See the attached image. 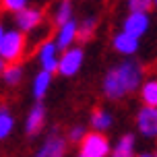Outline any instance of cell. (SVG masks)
<instances>
[{
	"instance_id": "1",
	"label": "cell",
	"mask_w": 157,
	"mask_h": 157,
	"mask_svg": "<svg viewBox=\"0 0 157 157\" xmlns=\"http://www.w3.org/2000/svg\"><path fill=\"white\" fill-rule=\"evenodd\" d=\"M25 50V37L23 33L19 31H8L4 33L2 37V44H0V58L8 64H19L21 56H23Z\"/></svg>"
},
{
	"instance_id": "2",
	"label": "cell",
	"mask_w": 157,
	"mask_h": 157,
	"mask_svg": "<svg viewBox=\"0 0 157 157\" xmlns=\"http://www.w3.org/2000/svg\"><path fill=\"white\" fill-rule=\"evenodd\" d=\"M108 151L110 145L101 132H89L81 141V157H105Z\"/></svg>"
},
{
	"instance_id": "3",
	"label": "cell",
	"mask_w": 157,
	"mask_h": 157,
	"mask_svg": "<svg viewBox=\"0 0 157 157\" xmlns=\"http://www.w3.org/2000/svg\"><path fill=\"white\" fill-rule=\"evenodd\" d=\"M118 75V81H120V85L124 89L126 93L128 91H134L136 87H139V81H141V66L132 60H128V62L120 64L118 68H114Z\"/></svg>"
},
{
	"instance_id": "4",
	"label": "cell",
	"mask_w": 157,
	"mask_h": 157,
	"mask_svg": "<svg viewBox=\"0 0 157 157\" xmlns=\"http://www.w3.org/2000/svg\"><path fill=\"white\" fill-rule=\"evenodd\" d=\"M81 62H83V50L81 48H75V50H66L64 56L58 62V72L64 75V77H71L81 68Z\"/></svg>"
},
{
	"instance_id": "5",
	"label": "cell",
	"mask_w": 157,
	"mask_h": 157,
	"mask_svg": "<svg viewBox=\"0 0 157 157\" xmlns=\"http://www.w3.org/2000/svg\"><path fill=\"white\" fill-rule=\"evenodd\" d=\"M136 124H139V130H141L145 136L155 139V136H157V108L145 105V108L139 112Z\"/></svg>"
},
{
	"instance_id": "6",
	"label": "cell",
	"mask_w": 157,
	"mask_h": 157,
	"mask_svg": "<svg viewBox=\"0 0 157 157\" xmlns=\"http://www.w3.org/2000/svg\"><path fill=\"white\" fill-rule=\"evenodd\" d=\"M149 27V17L147 13H130L124 21V33H130L134 37H141Z\"/></svg>"
},
{
	"instance_id": "7",
	"label": "cell",
	"mask_w": 157,
	"mask_h": 157,
	"mask_svg": "<svg viewBox=\"0 0 157 157\" xmlns=\"http://www.w3.org/2000/svg\"><path fill=\"white\" fill-rule=\"evenodd\" d=\"M44 15L35 10V8H23L17 13V25L23 29V31H29V29H35L39 23H41Z\"/></svg>"
},
{
	"instance_id": "8",
	"label": "cell",
	"mask_w": 157,
	"mask_h": 157,
	"mask_svg": "<svg viewBox=\"0 0 157 157\" xmlns=\"http://www.w3.org/2000/svg\"><path fill=\"white\" fill-rule=\"evenodd\" d=\"M56 50L58 46L52 44V41H46L41 50H39V58H41V64H44V71L46 72H56L58 71V58H56Z\"/></svg>"
},
{
	"instance_id": "9",
	"label": "cell",
	"mask_w": 157,
	"mask_h": 157,
	"mask_svg": "<svg viewBox=\"0 0 157 157\" xmlns=\"http://www.w3.org/2000/svg\"><path fill=\"white\" fill-rule=\"evenodd\" d=\"M64 147H66V143H64L60 136L52 134V136L48 139V143L39 149V153L35 157H62L64 155Z\"/></svg>"
},
{
	"instance_id": "10",
	"label": "cell",
	"mask_w": 157,
	"mask_h": 157,
	"mask_svg": "<svg viewBox=\"0 0 157 157\" xmlns=\"http://www.w3.org/2000/svg\"><path fill=\"white\" fill-rule=\"evenodd\" d=\"M114 48H116L118 52H122V54H134L136 48H139V37L122 31L114 37Z\"/></svg>"
},
{
	"instance_id": "11",
	"label": "cell",
	"mask_w": 157,
	"mask_h": 157,
	"mask_svg": "<svg viewBox=\"0 0 157 157\" xmlns=\"http://www.w3.org/2000/svg\"><path fill=\"white\" fill-rule=\"evenodd\" d=\"M103 91H105V95H108L110 99H120V97L126 93L124 89H122V85H120V81H118L116 71L108 72V77L103 81Z\"/></svg>"
},
{
	"instance_id": "12",
	"label": "cell",
	"mask_w": 157,
	"mask_h": 157,
	"mask_svg": "<svg viewBox=\"0 0 157 157\" xmlns=\"http://www.w3.org/2000/svg\"><path fill=\"white\" fill-rule=\"evenodd\" d=\"M78 33V25L75 23V21H68L66 25H62L60 27V31H58V41H56V46L62 48V50H66V48L72 44V39L77 37Z\"/></svg>"
},
{
	"instance_id": "13",
	"label": "cell",
	"mask_w": 157,
	"mask_h": 157,
	"mask_svg": "<svg viewBox=\"0 0 157 157\" xmlns=\"http://www.w3.org/2000/svg\"><path fill=\"white\" fill-rule=\"evenodd\" d=\"M44 118H46V110L41 103H37L27 118V134H37L39 128L44 126Z\"/></svg>"
},
{
	"instance_id": "14",
	"label": "cell",
	"mask_w": 157,
	"mask_h": 157,
	"mask_svg": "<svg viewBox=\"0 0 157 157\" xmlns=\"http://www.w3.org/2000/svg\"><path fill=\"white\" fill-rule=\"evenodd\" d=\"M132 147H134V136L132 134H126V136H122L120 143L116 145L112 157H132Z\"/></svg>"
},
{
	"instance_id": "15",
	"label": "cell",
	"mask_w": 157,
	"mask_h": 157,
	"mask_svg": "<svg viewBox=\"0 0 157 157\" xmlns=\"http://www.w3.org/2000/svg\"><path fill=\"white\" fill-rule=\"evenodd\" d=\"M143 101L145 105H149V108H157V81H149V83H145L143 85Z\"/></svg>"
},
{
	"instance_id": "16",
	"label": "cell",
	"mask_w": 157,
	"mask_h": 157,
	"mask_svg": "<svg viewBox=\"0 0 157 157\" xmlns=\"http://www.w3.org/2000/svg\"><path fill=\"white\" fill-rule=\"evenodd\" d=\"M50 78H52V75L46 71H41L35 77V83H33V95L37 97V99H41L44 97V93L48 91V87H50Z\"/></svg>"
},
{
	"instance_id": "17",
	"label": "cell",
	"mask_w": 157,
	"mask_h": 157,
	"mask_svg": "<svg viewBox=\"0 0 157 157\" xmlns=\"http://www.w3.org/2000/svg\"><path fill=\"white\" fill-rule=\"evenodd\" d=\"M13 124H15V120H13V116L6 112V108H0V141L6 139L8 134H10Z\"/></svg>"
},
{
	"instance_id": "18",
	"label": "cell",
	"mask_w": 157,
	"mask_h": 157,
	"mask_svg": "<svg viewBox=\"0 0 157 157\" xmlns=\"http://www.w3.org/2000/svg\"><path fill=\"white\" fill-rule=\"evenodd\" d=\"M91 122H93V126L97 128V130H101V128H108V126L112 124V118H110V114H105L103 110H97L93 112V116H91Z\"/></svg>"
},
{
	"instance_id": "19",
	"label": "cell",
	"mask_w": 157,
	"mask_h": 157,
	"mask_svg": "<svg viewBox=\"0 0 157 157\" xmlns=\"http://www.w3.org/2000/svg\"><path fill=\"white\" fill-rule=\"evenodd\" d=\"M71 2L68 0H64L62 4H60V8L56 10V25L58 27H62V25H66L68 21H71Z\"/></svg>"
},
{
	"instance_id": "20",
	"label": "cell",
	"mask_w": 157,
	"mask_h": 157,
	"mask_svg": "<svg viewBox=\"0 0 157 157\" xmlns=\"http://www.w3.org/2000/svg\"><path fill=\"white\" fill-rule=\"evenodd\" d=\"M4 78L8 85H17L21 81V66L19 64H8L4 66Z\"/></svg>"
},
{
	"instance_id": "21",
	"label": "cell",
	"mask_w": 157,
	"mask_h": 157,
	"mask_svg": "<svg viewBox=\"0 0 157 157\" xmlns=\"http://www.w3.org/2000/svg\"><path fill=\"white\" fill-rule=\"evenodd\" d=\"M93 31H95V19H87V21H83V25L78 27L77 37L81 39V41H87V39H91Z\"/></svg>"
},
{
	"instance_id": "22",
	"label": "cell",
	"mask_w": 157,
	"mask_h": 157,
	"mask_svg": "<svg viewBox=\"0 0 157 157\" xmlns=\"http://www.w3.org/2000/svg\"><path fill=\"white\" fill-rule=\"evenodd\" d=\"M155 0H128V6L132 13H147Z\"/></svg>"
},
{
	"instance_id": "23",
	"label": "cell",
	"mask_w": 157,
	"mask_h": 157,
	"mask_svg": "<svg viewBox=\"0 0 157 157\" xmlns=\"http://www.w3.org/2000/svg\"><path fill=\"white\" fill-rule=\"evenodd\" d=\"M2 6L6 8V10L19 13V10H23V8L27 6V0H2Z\"/></svg>"
},
{
	"instance_id": "24",
	"label": "cell",
	"mask_w": 157,
	"mask_h": 157,
	"mask_svg": "<svg viewBox=\"0 0 157 157\" xmlns=\"http://www.w3.org/2000/svg\"><path fill=\"white\" fill-rule=\"evenodd\" d=\"M85 139V130L81 128V126H77V128H72L71 130V141L77 143V141H83Z\"/></svg>"
},
{
	"instance_id": "25",
	"label": "cell",
	"mask_w": 157,
	"mask_h": 157,
	"mask_svg": "<svg viewBox=\"0 0 157 157\" xmlns=\"http://www.w3.org/2000/svg\"><path fill=\"white\" fill-rule=\"evenodd\" d=\"M0 72H4V60L0 58Z\"/></svg>"
},
{
	"instance_id": "26",
	"label": "cell",
	"mask_w": 157,
	"mask_h": 157,
	"mask_svg": "<svg viewBox=\"0 0 157 157\" xmlns=\"http://www.w3.org/2000/svg\"><path fill=\"white\" fill-rule=\"evenodd\" d=\"M2 37H4V31H2V27H0V44H2Z\"/></svg>"
},
{
	"instance_id": "27",
	"label": "cell",
	"mask_w": 157,
	"mask_h": 157,
	"mask_svg": "<svg viewBox=\"0 0 157 157\" xmlns=\"http://www.w3.org/2000/svg\"><path fill=\"white\" fill-rule=\"evenodd\" d=\"M139 157H153V155H149V153H143V155H139Z\"/></svg>"
},
{
	"instance_id": "28",
	"label": "cell",
	"mask_w": 157,
	"mask_h": 157,
	"mask_svg": "<svg viewBox=\"0 0 157 157\" xmlns=\"http://www.w3.org/2000/svg\"><path fill=\"white\" fill-rule=\"evenodd\" d=\"M155 4H157V0H155Z\"/></svg>"
},
{
	"instance_id": "29",
	"label": "cell",
	"mask_w": 157,
	"mask_h": 157,
	"mask_svg": "<svg viewBox=\"0 0 157 157\" xmlns=\"http://www.w3.org/2000/svg\"><path fill=\"white\" fill-rule=\"evenodd\" d=\"M155 157H157V155H155Z\"/></svg>"
}]
</instances>
